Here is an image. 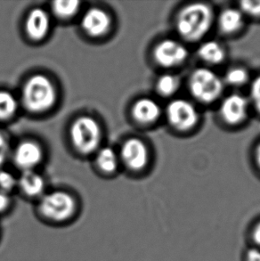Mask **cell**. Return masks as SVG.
Masks as SVG:
<instances>
[{
	"label": "cell",
	"mask_w": 260,
	"mask_h": 261,
	"mask_svg": "<svg viewBox=\"0 0 260 261\" xmlns=\"http://www.w3.org/2000/svg\"><path fill=\"white\" fill-rule=\"evenodd\" d=\"M81 213L80 200L65 190L46 192L36 201L35 214L39 221L51 227L71 226Z\"/></svg>",
	"instance_id": "obj_1"
},
{
	"label": "cell",
	"mask_w": 260,
	"mask_h": 261,
	"mask_svg": "<svg viewBox=\"0 0 260 261\" xmlns=\"http://www.w3.org/2000/svg\"><path fill=\"white\" fill-rule=\"evenodd\" d=\"M214 14L209 5L194 3L180 10L176 20V31L187 41H197L207 34Z\"/></svg>",
	"instance_id": "obj_2"
},
{
	"label": "cell",
	"mask_w": 260,
	"mask_h": 261,
	"mask_svg": "<svg viewBox=\"0 0 260 261\" xmlns=\"http://www.w3.org/2000/svg\"><path fill=\"white\" fill-rule=\"evenodd\" d=\"M57 97V89L53 82L44 75L31 77L21 90L22 103L32 113H43L52 108Z\"/></svg>",
	"instance_id": "obj_3"
},
{
	"label": "cell",
	"mask_w": 260,
	"mask_h": 261,
	"mask_svg": "<svg viewBox=\"0 0 260 261\" xmlns=\"http://www.w3.org/2000/svg\"><path fill=\"white\" fill-rule=\"evenodd\" d=\"M70 139L75 149L89 154L98 148L102 132L98 122L89 116H81L74 120L70 129Z\"/></svg>",
	"instance_id": "obj_4"
},
{
	"label": "cell",
	"mask_w": 260,
	"mask_h": 261,
	"mask_svg": "<svg viewBox=\"0 0 260 261\" xmlns=\"http://www.w3.org/2000/svg\"><path fill=\"white\" fill-rule=\"evenodd\" d=\"M189 88L194 98L204 103H211L221 95L224 84L214 71L199 68L191 75Z\"/></svg>",
	"instance_id": "obj_5"
},
{
	"label": "cell",
	"mask_w": 260,
	"mask_h": 261,
	"mask_svg": "<svg viewBox=\"0 0 260 261\" xmlns=\"http://www.w3.org/2000/svg\"><path fill=\"white\" fill-rule=\"evenodd\" d=\"M166 115L169 124L179 131L190 130L199 122V113L195 106L185 99L169 102Z\"/></svg>",
	"instance_id": "obj_6"
},
{
	"label": "cell",
	"mask_w": 260,
	"mask_h": 261,
	"mask_svg": "<svg viewBox=\"0 0 260 261\" xmlns=\"http://www.w3.org/2000/svg\"><path fill=\"white\" fill-rule=\"evenodd\" d=\"M153 57L160 66L176 67L187 61L188 50L182 43L174 39H165L155 46Z\"/></svg>",
	"instance_id": "obj_7"
},
{
	"label": "cell",
	"mask_w": 260,
	"mask_h": 261,
	"mask_svg": "<svg viewBox=\"0 0 260 261\" xmlns=\"http://www.w3.org/2000/svg\"><path fill=\"white\" fill-rule=\"evenodd\" d=\"M120 159L129 170H144L149 162L147 146L140 139L129 138L121 146Z\"/></svg>",
	"instance_id": "obj_8"
},
{
	"label": "cell",
	"mask_w": 260,
	"mask_h": 261,
	"mask_svg": "<svg viewBox=\"0 0 260 261\" xmlns=\"http://www.w3.org/2000/svg\"><path fill=\"white\" fill-rule=\"evenodd\" d=\"M42 159V149L35 142H21L14 150V163L23 171L33 170L41 163Z\"/></svg>",
	"instance_id": "obj_9"
},
{
	"label": "cell",
	"mask_w": 260,
	"mask_h": 261,
	"mask_svg": "<svg viewBox=\"0 0 260 261\" xmlns=\"http://www.w3.org/2000/svg\"><path fill=\"white\" fill-rule=\"evenodd\" d=\"M111 18L106 11L94 7L88 9L81 19V27L88 35L101 37L109 31Z\"/></svg>",
	"instance_id": "obj_10"
},
{
	"label": "cell",
	"mask_w": 260,
	"mask_h": 261,
	"mask_svg": "<svg viewBox=\"0 0 260 261\" xmlns=\"http://www.w3.org/2000/svg\"><path fill=\"white\" fill-rule=\"evenodd\" d=\"M248 102L243 95H231L224 99L220 106V115L226 123L237 125L246 119Z\"/></svg>",
	"instance_id": "obj_11"
},
{
	"label": "cell",
	"mask_w": 260,
	"mask_h": 261,
	"mask_svg": "<svg viewBox=\"0 0 260 261\" xmlns=\"http://www.w3.org/2000/svg\"><path fill=\"white\" fill-rule=\"evenodd\" d=\"M17 188L27 199L35 201L46 192L45 179L33 170L22 171L18 178Z\"/></svg>",
	"instance_id": "obj_12"
},
{
	"label": "cell",
	"mask_w": 260,
	"mask_h": 261,
	"mask_svg": "<svg viewBox=\"0 0 260 261\" xmlns=\"http://www.w3.org/2000/svg\"><path fill=\"white\" fill-rule=\"evenodd\" d=\"M51 21L48 14L41 8H35L30 12L26 20V32L33 40H41L50 31Z\"/></svg>",
	"instance_id": "obj_13"
},
{
	"label": "cell",
	"mask_w": 260,
	"mask_h": 261,
	"mask_svg": "<svg viewBox=\"0 0 260 261\" xmlns=\"http://www.w3.org/2000/svg\"><path fill=\"white\" fill-rule=\"evenodd\" d=\"M132 113L136 120L142 124H150L158 120L162 110L153 99L142 98L135 102Z\"/></svg>",
	"instance_id": "obj_14"
},
{
	"label": "cell",
	"mask_w": 260,
	"mask_h": 261,
	"mask_svg": "<svg viewBox=\"0 0 260 261\" xmlns=\"http://www.w3.org/2000/svg\"><path fill=\"white\" fill-rule=\"evenodd\" d=\"M218 25L222 32L233 34L243 26V14L236 8H227L222 12L218 18Z\"/></svg>",
	"instance_id": "obj_15"
},
{
	"label": "cell",
	"mask_w": 260,
	"mask_h": 261,
	"mask_svg": "<svg viewBox=\"0 0 260 261\" xmlns=\"http://www.w3.org/2000/svg\"><path fill=\"white\" fill-rule=\"evenodd\" d=\"M198 56L204 63L217 65L225 60V48L217 41H207L200 45L198 49Z\"/></svg>",
	"instance_id": "obj_16"
},
{
	"label": "cell",
	"mask_w": 260,
	"mask_h": 261,
	"mask_svg": "<svg viewBox=\"0 0 260 261\" xmlns=\"http://www.w3.org/2000/svg\"><path fill=\"white\" fill-rule=\"evenodd\" d=\"M95 163L102 172L113 173L118 167L119 158L113 149L105 147L99 150L95 158Z\"/></svg>",
	"instance_id": "obj_17"
},
{
	"label": "cell",
	"mask_w": 260,
	"mask_h": 261,
	"mask_svg": "<svg viewBox=\"0 0 260 261\" xmlns=\"http://www.w3.org/2000/svg\"><path fill=\"white\" fill-rule=\"evenodd\" d=\"M18 109V102L10 92L0 91V120L10 119Z\"/></svg>",
	"instance_id": "obj_18"
},
{
	"label": "cell",
	"mask_w": 260,
	"mask_h": 261,
	"mask_svg": "<svg viewBox=\"0 0 260 261\" xmlns=\"http://www.w3.org/2000/svg\"><path fill=\"white\" fill-rule=\"evenodd\" d=\"M81 2L76 0H59L55 1L52 9L55 14L62 19H68L72 17L77 14L80 9Z\"/></svg>",
	"instance_id": "obj_19"
},
{
	"label": "cell",
	"mask_w": 260,
	"mask_h": 261,
	"mask_svg": "<svg viewBox=\"0 0 260 261\" xmlns=\"http://www.w3.org/2000/svg\"><path fill=\"white\" fill-rule=\"evenodd\" d=\"M180 81L176 75L164 74L161 76L156 83V89L160 95L169 96L175 94L179 88Z\"/></svg>",
	"instance_id": "obj_20"
},
{
	"label": "cell",
	"mask_w": 260,
	"mask_h": 261,
	"mask_svg": "<svg viewBox=\"0 0 260 261\" xmlns=\"http://www.w3.org/2000/svg\"><path fill=\"white\" fill-rule=\"evenodd\" d=\"M225 82L233 87H241L249 81L248 71L242 67H233L227 71L225 77Z\"/></svg>",
	"instance_id": "obj_21"
},
{
	"label": "cell",
	"mask_w": 260,
	"mask_h": 261,
	"mask_svg": "<svg viewBox=\"0 0 260 261\" xmlns=\"http://www.w3.org/2000/svg\"><path fill=\"white\" fill-rule=\"evenodd\" d=\"M18 179L13 174L1 170L0 171V191L10 194L17 188Z\"/></svg>",
	"instance_id": "obj_22"
},
{
	"label": "cell",
	"mask_w": 260,
	"mask_h": 261,
	"mask_svg": "<svg viewBox=\"0 0 260 261\" xmlns=\"http://www.w3.org/2000/svg\"><path fill=\"white\" fill-rule=\"evenodd\" d=\"M13 210V200L10 194L0 191V219L10 214Z\"/></svg>",
	"instance_id": "obj_23"
},
{
	"label": "cell",
	"mask_w": 260,
	"mask_h": 261,
	"mask_svg": "<svg viewBox=\"0 0 260 261\" xmlns=\"http://www.w3.org/2000/svg\"><path fill=\"white\" fill-rule=\"evenodd\" d=\"M241 9L245 14L253 17H260V0L259 1H242L240 3Z\"/></svg>",
	"instance_id": "obj_24"
},
{
	"label": "cell",
	"mask_w": 260,
	"mask_h": 261,
	"mask_svg": "<svg viewBox=\"0 0 260 261\" xmlns=\"http://www.w3.org/2000/svg\"><path fill=\"white\" fill-rule=\"evenodd\" d=\"M250 97L254 107L260 113V76L255 79L251 84Z\"/></svg>",
	"instance_id": "obj_25"
},
{
	"label": "cell",
	"mask_w": 260,
	"mask_h": 261,
	"mask_svg": "<svg viewBox=\"0 0 260 261\" xmlns=\"http://www.w3.org/2000/svg\"><path fill=\"white\" fill-rule=\"evenodd\" d=\"M8 152H9L8 142L6 137L0 132V166L6 162Z\"/></svg>",
	"instance_id": "obj_26"
},
{
	"label": "cell",
	"mask_w": 260,
	"mask_h": 261,
	"mask_svg": "<svg viewBox=\"0 0 260 261\" xmlns=\"http://www.w3.org/2000/svg\"><path fill=\"white\" fill-rule=\"evenodd\" d=\"M246 261H260V249L253 248L248 251Z\"/></svg>",
	"instance_id": "obj_27"
},
{
	"label": "cell",
	"mask_w": 260,
	"mask_h": 261,
	"mask_svg": "<svg viewBox=\"0 0 260 261\" xmlns=\"http://www.w3.org/2000/svg\"><path fill=\"white\" fill-rule=\"evenodd\" d=\"M253 240L257 245V248L260 249V222L257 224L253 230Z\"/></svg>",
	"instance_id": "obj_28"
},
{
	"label": "cell",
	"mask_w": 260,
	"mask_h": 261,
	"mask_svg": "<svg viewBox=\"0 0 260 261\" xmlns=\"http://www.w3.org/2000/svg\"><path fill=\"white\" fill-rule=\"evenodd\" d=\"M256 161H257V166L260 169V144L257 145V150H256Z\"/></svg>",
	"instance_id": "obj_29"
},
{
	"label": "cell",
	"mask_w": 260,
	"mask_h": 261,
	"mask_svg": "<svg viewBox=\"0 0 260 261\" xmlns=\"http://www.w3.org/2000/svg\"><path fill=\"white\" fill-rule=\"evenodd\" d=\"M1 239H2V228L0 226V242H1Z\"/></svg>",
	"instance_id": "obj_30"
}]
</instances>
